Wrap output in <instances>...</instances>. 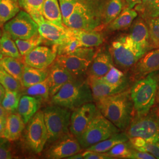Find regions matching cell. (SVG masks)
<instances>
[{
  "label": "cell",
  "mask_w": 159,
  "mask_h": 159,
  "mask_svg": "<svg viewBox=\"0 0 159 159\" xmlns=\"http://www.w3.org/2000/svg\"><path fill=\"white\" fill-rule=\"evenodd\" d=\"M48 75L47 78L50 84V97L56 94L65 84L77 78L66 69L55 62V61L48 68Z\"/></svg>",
  "instance_id": "17"
},
{
  "label": "cell",
  "mask_w": 159,
  "mask_h": 159,
  "mask_svg": "<svg viewBox=\"0 0 159 159\" xmlns=\"http://www.w3.org/2000/svg\"><path fill=\"white\" fill-rule=\"evenodd\" d=\"M159 84V71L148 74L136 80L130 89L134 116H142L149 112L156 102Z\"/></svg>",
  "instance_id": "4"
},
{
  "label": "cell",
  "mask_w": 159,
  "mask_h": 159,
  "mask_svg": "<svg viewBox=\"0 0 159 159\" xmlns=\"http://www.w3.org/2000/svg\"><path fill=\"white\" fill-rule=\"evenodd\" d=\"M2 31L1 30V29L0 28V38H1V35H2ZM3 57H4V56L2 55V52H1V48H0V60L2 59Z\"/></svg>",
  "instance_id": "51"
},
{
  "label": "cell",
  "mask_w": 159,
  "mask_h": 159,
  "mask_svg": "<svg viewBox=\"0 0 159 159\" xmlns=\"http://www.w3.org/2000/svg\"><path fill=\"white\" fill-rule=\"evenodd\" d=\"M7 141L4 138L0 139V159H11L14 157L11 150L7 143Z\"/></svg>",
  "instance_id": "44"
},
{
  "label": "cell",
  "mask_w": 159,
  "mask_h": 159,
  "mask_svg": "<svg viewBox=\"0 0 159 159\" xmlns=\"http://www.w3.org/2000/svg\"><path fill=\"white\" fill-rule=\"evenodd\" d=\"M15 42L21 56L24 57L34 48L40 46L43 42V40L40 34L38 33L28 39L15 40Z\"/></svg>",
  "instance_id": "36"
},
{
  "label": "cell",
  "mask_w": 159,
  "mask_h": 159,
  "mask_svg": "<svg viewBox=\"0 0 159 159\" xmlns=\"http://www.w3.org/2000/svg\"><path fill=\"white\" fill-rule=\"evenodd\" d=\"M23 94L35 97L41 102L47 101L50 97V84L48 78L34 85L22 89Z\"/></svg>",
  "instance_id": "32"
},
{
  "label": "cell",
  "mask_w": 159,
  "mask_h": 159,
  "mask_svg": "<svg viewBox=\"0 0 159 159\" xmlns=\"http://www.w3.org/2000/svg\"><path fill=\"white\" fill-rule=\"evenodd\" d=\"M10 114V113H9L6 108L1 105V104H0V119H6Z\"/></svg>",
  "instance_id": "48"
},
{
  "label": "cell",
  "mask_w": 159,
  "mask_h": 159,
  "mask_svg": "<svg viewBox=\"0 0 159 159\" xmlns=\"http://www.w3.org/2000/svg\"><path fill=\"white\" fill-rule=\"evenodd\" d=\"M44 119L48 132V142H54L70 133L71 110L52 104L43 110Z\"/></svg>",
  "instance_id": "8"
},
{
  "label": "cell",
  "mask_w": 159,
  "mask_h": 159,
  "mask_svg": "<svg viewBox=\"0 0 159 159\" xmlns=\"http://www.w3.org/2000/svg\"><path fill=\"white\" fill-rule=\"evenodd\" d=\"M0 65L14 78L21 81L25 64L21 59L4 57L0 60Z\"/></svg>",
  "instance_id": "30"
},
{
  "label": "cell",
  "mask_w": 159,
  "mask_h": 159,
  "mask_svg": "<svg viewBox=\"0 0 159 159\" xmlns=\"http://www.w3.org/2000/svg\"><path fill=\"white\" fill-rule=\"evenodd\" d=\"M137 16L138 12L135 9L125 7L117 17L108 24L107 30L114 31L127 29L130 27Z\"/></svg>",
  "instance_id": "24"
},
{
  "label": "cell",
  "mask_w": 159,
  "mask_h": 159,
  "mask_svg": "<svg viewBox=\"0 0 159 159\" xmlns=\"http://www.w3.org/2000/svg\"><path fill=\"white\" fill-rule=\"evenodd\" d=\"M98 111L96 104L88 102L73 110L71 115L70 133L78 139L85 131Z\"/></svg>",
  "instance_id": "11"
},
{
  "label": "cell",
  "mask_w": 159,
  "mask_h": 159,
  "mask_svg": "<svg viewBox=\"0 0 159 159\" xmlns=\"http://www.w3.org/2000/svg\"><path fill=\"white\" fill-rule=\"evenodd\" d=\"M5 93H6V89L4 87L3 85L0 84V104H1V102L4 97Z\"/></svg>",
  "instance_id": "50"
},
{
  "label": "cell",
  "mask_w": 159,
  "mask_h": 159,
  "mask_svg": "<svg viewBox=\"0 0 159 159\" xmlns=\"http://www.w3.org/2000/svg\"><path fill=\"white\" fill-rule=\"evenodd\" d=\"M42 14L44 18L60 27H64L62 14L58 0H44Z\"/></svg>",
  "instance_id": "25"
},
{
  "label": "cell",
  "mask_w": 159,
  "mask_h": 159,
  "mask_svg": "<svg viewBox=\"0 0 159 159\" xmlns=\"http://www.w3.org/2000/svg\"><path fill=\"white\" fill-rule=\"evenodd\" d=\"M58 1L62 14L63 24L65 25L79 0H58Z\"/></svg>",
  "instance_id": "43"
},
{
  "label": "cell",
  "mask_w": 159,
  "mask_h": 159,
  "mask_svg": "<svg viewBox=\"0 0 159 159\" xmlns=\"http://www.w3.org/2000/svg\"><path fill=\"white\" fill-rule=\"evenodd\" d=\"M57 56V46L51 48L39 46L24 56V63L30 67L47 69L54 62Z\"/></svg>",
  "instance_id": "14"
},
{
  "label": "cell",
  "mask_w": 159,
  "mask_h": 159,
  "mask_svg": "<svg viewBox=\"0 0 159 159\" xmlns=\"http://www.w3.org/2000/svg\"><path fill=\"white\" fill-rule=\"evenodd\" d=\"M147 23L152 49L159 48V16L150 20Z\"/></svg>",
  "instance_id": "42"
},
{
  "label": "cell",
  "mask_w": 159,
  "mask_h": 159,
  "mask_svg": "<svg viewBox=\"0 0 159 159\" xmlns=\"http://www.w3.org/2000/svg\"><path fill=\"white\" fill-rule=\"evenodd\" d=\"M156 158L151 154L146 152L134 149L131 155L130 159H155Z\"/></svg>",
  "instance_id": "46"
},
{
  "label": "cell",
  "mask_w": 159,
  "mask_h": 159,
  "mask_svg": "<svg viewBox=\"0 0 159 159\" xmlns=\"http://www.w3.org/2000/svg\"><path fill=\"white\" fill-rule=\"evenodd\" d=\"M129 138L140 137L147 141L159 140V111L157 106L142 116H134L125 130Z\"/></svg>",
  "instance_id": "6"
},
{
  "label": "cell",
  "mask_w": 159,
  "mask_h": 159,
  "mask_svg": "<svg viewBox=\"0 0 159 159\" xmlns=\"http://www.w3.org/2000/svg\"><path fill=\"white\" fill-rule=\"evenodd\" d=\"M130 36L139 48L145 54L152 49L148 23L140 17L131 25Z\"/></svg>",
  "instance_id": "18"
},
{
  "label": "cell",
  "mask_w": 159,
  "mask_h": 159,
  "mask_svg": "<svg viewBox=\"0 0 159 159\" xmlns=\"http://www.w3.org/2000/svg\"><path fill=\"white\" fill-rule=\"evenodd\" d=\"M87 80L91 87L94 102L102 97L113 95L125 91L129 87V83L115 86L108 84L99 77L88 76Z\"/></svg>",
  "instance_id": "20"
},
{
  "label": "cell",
  "mask_w": 159,
  "mask_h": 159,
  "mask_svg": "<svg viewBox=\"0 0 159 159\" xmlns=\"http://www.w3.org/2000/svg\"><path fill=\"white\" fill-rule=\"evenodd\" d=\"M0 48L4 57H10L21 59L17 44L11 36L4 30L0 38Z\"/></svg>",
  "instance_id": "31"
},
{
  "label": "cell",
  "mask_w": 159,
  "mask_h": 159,
  "mask_svg": "<svg viewBox=\"0 0 159 159\" xmlns=\"http://www.w3.org/2000/svg\"><path fill=\"white\" fill-rule=\"evenodd\" d=\"M120 131L98 110L94 119L77 140L81 148L86 149L119 133Z\"/></svg>",
  "instance_id": "7"
},
{
  "label": "cell",
  "mask_w": 159,
  "mask_h": 159,
  "mask_svg": "<svg viewBox=\"0 0 159 159\" xmlns=\"http://www.w3.org/2000/svg\"><path fill=\"white\" fill-rule=\"evenodd\" d=\"M108 0H79L65 26L86 31L97 30L103 25L106 4Z\"/></svg>",
  "instance_id": "2"
},
{
  "label": "cell",
  "mask_w": 159,
  "mask_h": 159,
  "mask_svg": "<svg viewBox=\"0 0 159 159\" xmlns=\"http://www.w3.org/2000/svg\"><path fill=\"white\" fill-rule=\"evenodd\" d=\"M156 102H159V84L158 86V89H157V96H156Z\"/></svg>",
  "instance_id": "52"
},
{
  "label": "cell",
  "mask_w": 159,
  "mask_h": 159,
  "mask_svg": "<svg viewBox=\"0 0 159 159\" xmlns=\"http://www.w3.org/2000/svg\"><path fill=\"white\" fill-rule=\"evenodd\" d=\"M27 124L24 133L26 144L31 152L39 154L48 142V132L43 111L39 110Z\"/></svg>",
  "instance_id": "9"
},
{
  "label": "cell",
  "mask_w": 159,
  "mask_h": 159,
  "mask_svg": "<svg viewBox=\"0 0 159 159\" xmlns=\"http://www.w3.org/2000/svg\"><path fill=\"white\" fill-rule=\"evenodd\" d=\"M6 119L0 120V139L4 138V133L5 130Z\"/></svg>",
  "instance_id": "49"
},
{
  "label": "cell",
  "mask_w": 159,
  "mask_h": 159,
  "mask_svg": "<svg viewBox=\"0 0 159 159\" xmlns=\"http://www.w3.org/2000/svg\"><path fill=\"white\" fill-rule=\"evenodd\" d=\"M25 126V123L19 114H10L6 118L4 138L8 142L17 141L21 136Z\"/></svg>",
  "instance_id": "21"
},
{
  "label": "cell",
  "mask_w": 159,
  "mask_h": 159,
  "mask_svg": "<svg viewBox=\"0 0 159 159\" xmlns=\"http://www.w3.org/2000/svg\"><path fill=\"white\" fill-rule=\"evenodd\" d=\"M51 103L74 110L94 99L87 78H75L66 84L51 97Z\"/></svg>",
  "instance_id": "3"
},
{
  "label": "cell",
  "mask_w": 159,
  "mask_h": 159,
  "mask_svg": "<svg viewBox=\"0 0 159 159\" xmlns=\"http://www.w3.org/2000/svg\"><path fill=\"white\" fill-rule=\"evenodd\" d=\"M122 0H108L104 9L103 25H108L113 21L123 10Z\"/></svg>",
  "instance_id": "34"
},
{
  "label": "cell",
  "mask_w": 159,
  "mask_h": 159,
  "mask_svg": "<svg viewBox=\"0 0 159 159\" xmlns=\"http://www.w3.org/2000/svg\"><path fill=\"white\" fill-rule=\"evenodd\" d=\"M129 142L134 148L148 152L159 159V140L151 142L140 137H133L129 139Z\"/></svg>",
  "instance_id": "33"
},
{
  "label": "cell",
  "mask_w": 159,
  "mask_h": 159,
  "mask_svg": "<svg viewBox=\"0 0 159 159\" xmlns=\"http://www.w3.org/2000/svg\"><path fill=\"white\" fill-rule=\"evenodd\" d=\"M97 109L121 131H125L134 116L130 89L95 101Z\"/></svg>",
  "instance_id": "1"
},
{
  "label": "cell",
  "mask_w": 159,
  "mask_h": 159,
  "mask_svg": "<svg viewBox=\"0 0 159 159\" xmlns=\"http://www.w3.org/2000/svg\"><path fill=\"white\" fill-rule=\"evenodd\" d=\"M134 9L146 22L159 16V0H142Z\"/></svg>",
  "instance_id": "29"
},
{
  "label": "cell",
  "mask_w": 159,
  "mask_h": 159,
  "mask_svg": "<svg viewBox=\"0 0 159 159\" xmlns=\"http://www.w3.org/2000/svg\"><path fill=\"white\" fill-rule=\"evenodd\" d=\"M99 78L108 84L115 86L129 83V81L123 71L119 68L116 67L114 65L112 66L107 74Z\"/></svg>",
  "instance_id": "35"
},
{
  "label": "cell",
  "mask_w": 159,
  "mask_h": 159,
  "mask_svg": "<svg viewBox=\"0 0 159 159\" xmlns=\"http://www.w3.org/2000/svg\"><path fill=\"white\" fill-rule=\"evenodd\" d=\"M41 102L40 99L35 97L25 94L21 96L17 108V113L21 116L25 124L39 110Z\"/></svg>",
  "instance_id": "23"
},
{
  "label": "cell",
  "mask_w": 159,
  "mask_h": 159,
  "mask_svg": "<svg viewBox=\"0 0 159 159\" xmlns=\"http://www.w3.org/2000/svg\"><path fill=\"white\" fill-rule=\"evenodd\" d=\"M157 108H158V110H159V104L157 106Z\"/></svg>",
  "instance_id": "53"
},
{
  "label": "cell",
  "mask_w": 159,
  "mask_h": 159,
  "mask_svg": "<svg viewBox=\"0 0 159 159\" xmlns=\"http://www.w3.org/2000/svg\"><path fill=\"white\" fill-rule=\"evenodd\" d=\"M131 71L136 81L152 73L159 71V48L145 53L131 67Z\"/></svg>",
  "instance_id": "16"
},
{
  "label": "cell",
  "mask_w": 159,
  "mask_h": 159,
  "mask_svg": "<svg viewBox=\"0 0 159 159\" xmlns=\"http://www.w3.org/2000/svg\"><path fill=\"white\" fill-rule=\"evenodd\" d=\"M0 84L4 86L6 90L21 91L23 89L21 83L7 72L0 65Z\"/></svg>",
  "instance_id": "39"
},
{
  "label": "cell",
  "mask_w": 159,
  "mask_h": 159,
  "mask_svg": "<svg viewBox=\"0 0 159 159\" xmlns=\"http://www.w3.org/2000/svg\"><path fill=\"white\" fill-rule=\"evenodd\" d=\"M129 140L116 145L106 153L112 159H129L134 150Z\"/></svg>",
  "instance_id": "37"
},
{
  "label": "cell",
  "mask_w": 159,
  "mask_h": 159,
  "mask_svg": "<svg viewBox=\"0 0 159 159\" xmlns=\"http://www.w3.org/2000/svg\"><path fill=\"white\" fill-rule=\"evenodd\" d=\"M39 25V33L43 42L51 44L52 46H59L69 37L68 29L66 26L60 27L46 20L43 15L32 17Z\"/></svg>",
  "instance_id": "13"
},
{
  "label": "cell",
  "mask_w": 159,
  "mask_h": 159,
  "mask_svg": "<svg viewBox=\"0 0 159 159\" xmlns=\"http://www.w3.org/2000/svg\"><path fill=\"white\" fill-rule=\"evenodd\" d=\"M141 2L142 0H125V6L130 8H134Z\"/></svg>",
  "instance_id": "47"
},
{
  "label": "cell",
  "mask_w": 159,
  "mask_h": 159,
  "mask_svg": "<svg viewBox=\"0 0 159 159\" xmlns=\"http://www.w3.org/2000/svg\"><path fill=\"white\" fill-rule=\"evenodd\" d=\"M108 51L114 64L122 71H127L144 53L136 46L130 35H121L112 42Z\"/></svg>",
  "instance_id": "5"
},
{
  "label": "cell",
  "mask_w": 159,
  "mask_h": 159,
  "mask_svg": "<svg viewBox=\"0 0 159 159\" xmlns=\"http://www.w3.org/2000/svg\"><path fill=\"white\" fill-rule=\"evenodd\" d=\"M92 60L78 54L57 55L55 62L66 69L75 77H84Z\"/></svg>",
  "instance_id": "15"
},
{
  "label": "cell",
  "mask_w": 159,
  "mask_h": 159,
  "mask_svg": "<svg viewBox=\"0 0 159 159\" xmlns=\"http://www.w3.org/2000/svg\"><path fill=\"white\" fill-rule=\"evenodd\" d=\"M83 47L79 41L69 34L68 39L63 44L57 46V55L73 54Z\"/></svg>",
  "instance_id": "40"
},
{
  "label": "cell",
  "mask_w": 159,
  "mask_h": 159,
  "mask_svg": "<svg viewBox=\"0 0 159 159\" xmlns=\"http://www.w3.org/2000/svg\"><path fill=\"white\" fill-rule=\"evenodd\" d=\"M20 11L18 0H0V28Z\"/></svg>",
  "instance_id": "28"
},
{
  "label": "cell",
  "mask_w": 159,
  "mask_h": 159,
  "mask_svg": "<svg viewBox=\"0 0 159 159\" xmlns=\"http://www.w3.org/2000/svg\"><path fill=\"white\" fill-rule=\"evenodd\" d=\"M20 7L31 17L43 15L42 10L44 0H18Z\"/></svg>",
  "instance_id": "41"
},
{
  "label": "cell",
  "mask_w": 159,
  "mask_h": 159,
  "mask_svg": "<svg viewBox=\"0 0 159 159\" xmlns=\"http://www.w3.org/2000/svg\"><path fill=\"white\" fill-rule=\"evenodd\" d=\"M68 33L76 39L84 47L94 48L101 46L104 41V37L102 33L97 30L86 31L68 28Z\"/></svg>",
  "instance_id": "22"
},
{
  "label": "cell",
  "mask_w": 159,
  "mask_h": 159,
  "mask_svg": "<svg viewBox=\"0 0 159 159\" xmlns=\"http://www.w3.org/2000/svg\"><path fill=\"white\" fill-rule=\"evenodd\" d=\"M114 65L110 51L106 50L97 51L91 61L87 74L88 76L102 77L107 73Z\"/></svg>",
  "instance_id": "19"
},
{
  "label": "cell",
  "mask_w": 159,
  "mask_h": 159,
  "mask_svg": "<svg viewBox=\"0 0 159 159\" xmlns=\"http://www.w3.org/2000/svg\"><path fill=\"white\" fill-rule=\"evenodd\" d=\"M21 96V91L6 89L5 96L1 102V105L10 113L16 112Z\"/></svg>",
  "instance_id": "38"
},
{
  "label": "cell",
  "mask_w": 159,
  "mask_h": 159,
  "mask_svg": "<svg viewBox=\"0 0 159 159\" xmlns=\"http://www.w3.org/2000/svg\"><path fill=\"white\" fill-rule=\"evenodd\" d=\"M4 30L14 40H25L39 33V25L27 12L20 11L4 25Z\"/></svg>",
  "instance_id": "10"
},
{
  "label": "cell",
  "mask_w": 159,
  "mask_h": 159,
  "mask_svg": "<svg viewBox=\"0 0 159 159\" xmlns=\"http://www.w3.org/2000/svg\"><path fill=\"white\" fill-rule=\"evenodd\" d=\"M48 75V68L39 69L25 64L21 83L23 88L29 87L45 80Z\"/></svg>",
  "instance_id": "26"
},
{
  "label": "cell",
  "mask_w": 159,
  "mask_h": 159,
  "mask_svg": "<svg viewBox=\"0 0 159 159\" xmlns=\"http://www.w3.org/2000/svg\"><path fill=\"white\" fill-rule=\"evenodd\" d=\"M6 119H0V120H2Z\"/></svg>",
  "instance_id": "54"
},
{
  "label": "cell",
  "mask_w": 159,
  "mask_h": 159,
  "mask_svg": "<svg viewBox=\"0 0 159 159\" xmlns=\"http://www.w3.org/2000/svg\"><path fill=\"white\" fill-rule=\"evenodd\" d=\"M47 150V159H60L67 158L82 151L77 139L70 133L60 137Z\"/></svg>",
  "instance_id": "12"
},
{
  "label": "cell",
  "mask_w": 159,
  "mask_h": 159,
  "mask_svg": "<svg viewBox=\"0 0 159 159\" xmlns=\"http://www.w3.org/2000/svg\"><path fill=\"white\" fill-rule=\"evenodd\" d=\"M81 153L83 159H113L106 153H99L85 150V151Z\"/></svg>",
  "instance_id": "45"
},
{
  "label": "cell",
  "mask_w": 159,
  "mask_h": 159,
  "mask_svg": "<svg viewBox=\"0 0 159 159\" xmlns=\"http://www.w3.org/2000/svg\"><path fill=\"white\" fill-rule=\"evenodd\" d=\"M129 140V138L127 136L125 132H119L107 139H105L100 142L91 146L85 150L97 152L99 153H107L117 144L125 142Z\"/></svg>",
  "instance_id": "27"
}]
</instances>
